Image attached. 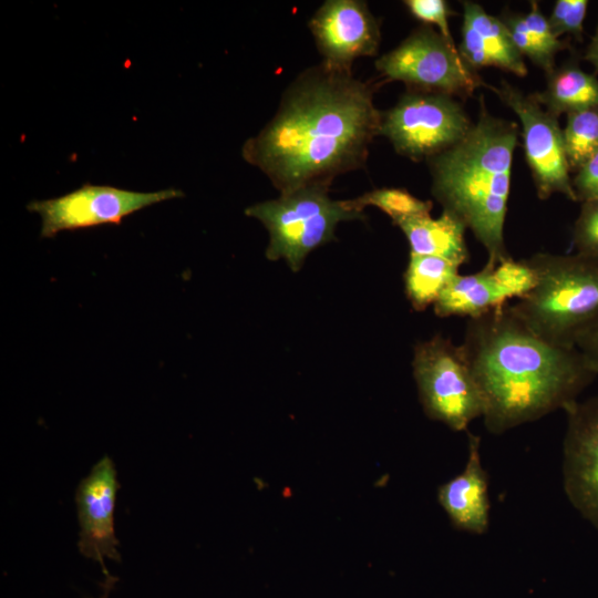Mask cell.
<instances>
[{"label":"cell","mask_w":598,"mask_h":598,"mask_svg":"<svg viewBox=\"0 0 598 598\" xmlns=\"http://www.w3.org/2000/svg\"><path fill=\"white\" fill-rule=\"evenodd\" d=\"M120 483L114 462L107 455L100 458L75 489L79 519V551L97 561L109 575L105 559L121 561L114 529V507Z\"/></svg>","instance_id":"obj_14"},{"label":"cell","mask_w":598,"mask_h":598,"mask_svg":"<svg viewBox=\"0 0 598 598\" xmlns=\"http://www.w3.org/2000/svg\"><path fill=\"white\" fill-rule=\"evenodd\" d=\"M590 370L598 375V321L575 342Z\"/></svg>","instance_id":"obj_28"},{"label":"cell","mask_w":598,"mask_h":598,"mask_svg":"<svg viewBox=\"0 0 598 598\" xmlns=\"http://www.w3.org/2000/svg\"><path fill=\"white\" fill-rule=\"evenodd\" d=\"M548 75L546 89L532 96L557 117L585 109L598 107V78L584 71L577 59L555 68Z\"/></svg>","instance_id":"obj_18"},{"label":"cell","mask_w":598,"mask_h":598,"mask_svg":"<svg viewBox=\"0 0 598 598\" xmlns=\"http://www.w3.org/2000/svg\"><path fill=\"white\" fill-rule=\"evenodd\" d=\"M523 18L528 30L548 52L556 55L559 51L567 48V43L554 34L548 19L543 14L536 1H532L530 10Z\"/></svg>","instance_id":"obj_26"},{"label":"cell","mask_w":598,"mask_h":598,"mask_svg":"<svg viewBox=\"0 0 598 598\" xmlns=\"http://www.w3.org/2000/svg\"><path fill=\"white\" fill-rule=\"evenodd\" d=\"M571 184L577 202L598 200V151L576 171Z\"/></svg>","instance_id":"obj_27"},{"label":"cell","mask_w":598,"mask_h":598,"mask_svg":"<svg viewBox=\"0 0 598 598\" xmlns=\"http://www.w3.org/2000/svg\"><path fill=\"white\" fill-rule=\"evenodd\" d=\"M463 60L474 70L494 66L525 76L524 56L514 45L501 18L487 13L482 6L463 2L462 40L458 48Z\"/></svg>","instance_id":"obj_16"},{"label":"cell","mask_w":598,"mask_h":598,"mask_svg":"<svg viewBox=\"0 0 598 598\" xmlns=\"http://www.w3.org/2000/svg\"><path fill=\"white\" fill-rule=\"evenodd\" d=\"M484 399V425L502 434L578 401L597 377L576 347L535 334L504 305L468 319L461 344Z\"/></svg>","instance_id":"obj_2"},{"label":"cell","mask_w":598,"mask_h":598,"mask_svg":"<svg viewBox=\"0 0 598 598\" xmlns=\"http://www.w3.org/2000/svg\"><path fill=\"white\" fill-rule=\"evenodd\" d=\"M571 239L577 254L598 260V200L581 203Z\"/></svg>","instance_id":"obj_23"},{"label":"cell","mask_w":598,"mask_h":598,"mask_svg":"<svg viewBox=\"0 0 598 598\" xmlns=\"http://www.w3.org/2000/svg\"><path fill=\"white\" fill-rule=\"evenodd\" d=\"M485 86L489 87L522 123L525 159L537 196L547 199L559 193L577 202L558 117L545 110L532 94H524L506 81H502L499 86Z\"/></svg>","instance_id":"obj_9"},{"label":"cell","mask_w":598,"mask_h":598,"mask_svg":"<svg viewBox=\"0 0 598 598\" xmlns=\"http://www.w3.org/2000/svg\"><path fill=\"white\" fill-rule=\"evenodd\" d=\"M460 265L436 256L410 254L404 272L405 295L415 310L434 305L442 291L458 275Z\"/></svg>","instance_id":"obj_19"},{"label":"cell","mask_w":598,"mask_h":598,"mask_svg":"<svg viewBox=\"0 0 598 598\" xmlns=\"http://www.w3.org/2000/svg\"><path fill=\"white\" fill-rule=\"evenodd\" d=\"M322 64L336 71L352 72L353 62L377 54L380 27L365 1H324L309 20Z\"/></svg>","instance_id":"obj_11"},{"label":"cell","mask_w":598,"mask_h":598,"mask_svg":"<svg viewBox=\"0 0 598 598\" xmlns=\"http://www.w3.org/2000/svg\"><path fill=\"white\" fill-rule=\"evenodd\" d=\"M355 207L363 210L367 206H374L385 213L393 224L399 221L430 215L433 204L431 200H423L404 188L383 187L377 188L353 198Z\"/></svg>","instance_id":"obj_21"},{"label":"cell","mask_w":598,"mask_h":598,"mask_svg":"<svg viewBox=\"0 0 598 598\" xmlns=\"http://www.w3.org/2000/svg\"><path fill=\"white\" fill-rule=\"evenodd\" d=\"M464 470L437 488V502L454 528L482 535L489 526L488 477L481 458V437L467 432Z\"/></svg>","instance_id":"obj_15"},{"label":"cell","mask_w":598,"mask_h":598,"mask_svg":"<svg viewBox=\"0 0 598 598\" xmlns=\"http://www.w3.org/2000/svg\"><path fill=\"white\" fill-rule=\"evenodd\" d=\"M536 277L526 259L512 257L485 266L471 275H456L442 291L435 303L439 317H468L473 319L507 305L512 298H522L533 289Z\"/></svg>","instance_id":"obj_13"},{"label":"cell","mask_w":598,"mask_h":598,"mask_svg":"<svg viewBox=\"0 0 598 598\" xmlns=\"http://www.w3.org/2000/svg\"><path fill=\"white\" fill-rule=\"evenodd\" d=\"M584 59L591 63L596 71L598 72V24L595 31L594 37L591 38L587 49L586 53L584 55Z\"/></svg>","instance_id":"obj_29"},{"label":"cell","mask_w":598,"mask_h":598,"mask_svg":"<svg viewBox=\"0 0 598 598\" xmlns=\"http://www.w3.org/2000/svg\"><path fill=\"white\" fill-rule=\"evenodd\" d=\"M564 489L570 504L598 530V395L565 410Z\"/></svg>","instance_id":"obj_12"},{"label":"cell","mask_w":598,"mask_h":598,"mask_svg":"<svg viewBox=\"0 0 598 598\" xmlns=\"http://www.w3.org/2000/svg\"><path fill=\"white\" fill-rule=\"evenodd\" d=\"M563 135L569 168L577 171L598 151V107L568 113Z\"/></svg>","instance_id":"obj_20"},{"label":"cell","mask_w":598,"mask_h":598,"mask_svg":"<svg viewBox=\"0 0 598 598\" xmlns=\"http://www.w3.org/2000/svg\"><path fill=\"white\" fill-rule=\"evenodd\" d=\"M517 136V124L493 116L481 96L478 120L466 135L427 159L432 195L472 231L491 265L511 258L504 225Z\"/></svg>","instance_id":"obj_3"},{"label":"cell","mask_w":598,"mask_h":598,"mask_svg":"<svg viewBox=\"0 0 598 598\" xmlns=\"http://www.w3.org/2000/svg\"><path fill=\"white\" fill-rule=\"evenodd\" d=\"M404 4L415 19L436 25L440 34L450 43L455 44L448 25V18L452 12L446 1L406 0Z\"/></svg>","instance_id":"obj_25"},{"label":"cell","mask_w":598,"mask_h":598,"mask_svg":"<svg viewBox=\"0 0 598 598\" xmlns=\"http://www.w3.org/2000/svg\"><path fill=\"white\" fill-rule=\"evenodd\" d=\"M374 64L388 81L404 82L409 90L467 97L486 84L455 44L427 25L414 30Z\"/></svg>","instance_id":"obj_7"},{"label":"cell","mask_w":598,"mask_h":598,"mask_svg":"<svg viewBox=\"0 0 598 598\" xmlns=\"http://www.w3.org/2000/svg\"><path fill=\"white\" fill-rule=\"evenodd\" d=\"M375 89L322 63L306 69L283 91L271 120L245 142L244 159L280 194L330 186L337 176L365 165L369 146L380 135Z\"/></svg>","instance_id":"obj_1"},{"label":"cell","mask_w":598,"mask_h":598,"mask_svg":"<svg viewBox=\"0 0 598 598\" xmlns=\"http://www.w3.org/2000/svg\"><path fill=\"white\" fill-rule=\"evenodd\" d=\"M526 260L536 283L511 305L513 311L547 342L575 347L598 321V260L577 252H538Z\"/></svg>","instance_id":"obj_4"},{"label":"cell","mask_w":598,"mask_h":598,"mask_svg":"<svg viewBox=\"0 0 598 598\" xmlns=\"http://www.w3.org/2000/svg\"><path fill=\"white\" fill-rule=\"evenodd\" d=\"M329 187L306 186L245 209L268 230L269 260L283 259L292 271H298L312 250L334 239L341 221L365 217L352 199H332Z\"/></svg>","instance_id":"obj_5"},{"label":"cell","mask_w":598,"mask_h":598,"mask_svg":"<svg viewBox=\"0 0 598 598\" xmlns=\"http://www.w3.org/2000/svg\"><path fill=\"white\" fill-rule=\"evenodd\" d=\"M413 377L424 413L455 432L483 417L484 399L461 344L440 334L417 343Z\"/></svg>","instance_id":"obj_6"},{"label":"cell","mask_w":598,"mask_h":598,"mask_svg":"<svg viewBox=\"0 0 598 598\" xmlns=\"http://www.w3.org/2000/svg\"><path fill=\"white\" fill-rule=\"evenodd\" d=\"M176 188L134 192L105 185L84 184L63 196L28 204L42 219L41 237L51 238L63 230H76L122 220L147 206L183 197Z\"/></svg>","instance_id":"obj_10"},{"label":"cell","mask_w":598,"mask_h":598,"mask_svg":"<svg viewBox=\"0 0 598 598\" xmlns=\"http://www.w3.org/2000/svg\"><path fill=\"white\" fill-rule=\"evenodd\" d=\"M588 3L587 0L556 1L548 19L554 34L556 37L569 34L577 41H581Z\"/></svg>","instance_id":"obj_24"},{"label":"cell","mask_w":598,"mask_h":598,"mask_svg":"<svg viewBox=\"0 0 598 598\" xmlns=\"http://www.w3.org/2000/svg\"><path fill=\"white\" fill-rule=\"evenodd\" d=\"M116 581V578L111 576L110 574L105 576V579L102 584L103 587V594L100 596V598H109V594L114 586Z\"/></svg>","instance_id":"obj_30"},{"label":"cell","mask_w":598,"mask_h":598,"mask_svg":"<svg viewBox=\"0 0 598 598\" xmlns=\"http://www.w3.org/2000/svg\"><path fill=\"white\" fill-rule=\"evenodd\" d=\"M501 20L508 30L512 41L523 56L549 74L555 69V55L548 52L528 30L522 14L505 13Z\"/></svg>","instance_id":"obj_22"},{"label":"cell","mask_w":598,"mask_h":598,"mask_svg":"<svg viewBox=\"0 0 598 598\" xmlns=\"http://www.w3.org/2000/svg\"><path fill=\"white\" fill-rule=\"evenodd\" d=\"M472 125L453 96L409 90L393 107L382 112L380 135L396 153L419 162L458 143Z\"/></svg>","instance_id":"obj_8"},{"label":"cell","mask_w":598,"mask_h":598,"mask_svg":"<svg viewBox=\"0 0 598 598\" xmlns=\"http://www.w3.org/2000/svg\"><path fill=\"white\" fill-rule=\"evenodd\" d=\"M404 234L410 254L436 256L460 266L470 258L465 243V225L452 214L409 218L395 224Z\"/></svg>","instance_id":"obj_17"}]
</instances>
